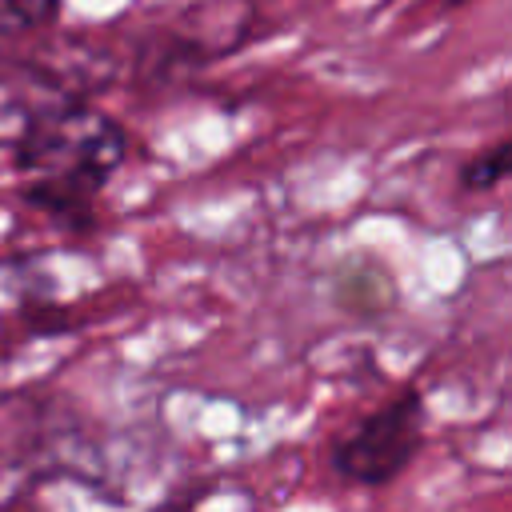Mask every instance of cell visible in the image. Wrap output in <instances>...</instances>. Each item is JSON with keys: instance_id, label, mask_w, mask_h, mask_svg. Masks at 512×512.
<instances>
[{"instance_id": "cell-1", "label": "cell", "mask_w": 512, "mask_h": 512, "mask_svg": "<svg viewBox=\"0 0 512 512\" xmlns=\"http://www.w3.org/2000/svg\"><path fill=\"white\" fill-rule=\"evenodd\" d=\"M124 156L128 132L120 128V120L80 100L60 112L32 144H24L12 164L20 172V192L32 208L60 220H84L88 204L112 180Z\"/></svg>"}, {"instance_id": "cell-2", "label": "cell", "mask_w": 512, "mask_h": 512, "mask_svg": "<svg viewBox=\"0 0 512 512\" xmlns=\"http://www.w3.org/2000/svg\"><path fill=\"white\" fill-rule=\"evenodd\" d=\"M256 24V0H176L168 12L144 20L120 48H132L140 72L200 68L236 52Z\"/></svg>"}, {"instance_id": "cell-3", "label": "cell", "mask_w": 512, "mask_h": 512, "mask_svg": "<svg viewBox=\"0 0 512 512\" xmlns=\"http://www.w3.org/2000/svg\"><path fill=\"white\" fill-rule=\"evenodd\" d=\"M424 440V396L420 388H404L396 400L364 416L336 448L332 468L352 484H388L396 480Z\"/></svg>"}, {"instance_id": "cell-4", "label": "cell", "mask_w": 512, "mask_h": 512, "mask_svg": "<svg viewBox=\"0 0 512 512\" xmlns=\"http://www.w3.org/2000/svg\"><path fill=\"white\" fill-rule=\"evenodd\" d=\"M80 100L84 96L60 72H52L44 60L0 64V152L16 156L60 112H68Z\"/></svg>"}, {"instance_id": "cell-5", "label": "cell", "mask_w": 512, "mask_h": 512, "mask_svg": "<svg viewBox=\"0 0 512 512\" xmlns=\"http://www.w3.org/2000/svg\"><path fill=\"white\" fill-rule=\"evenodd\" d=\"M56 12H60V0H0V44L52 24Z\"/></svg>"}, {"instance_id": "cell-6", "label": "cell", "mask_w": 512, "mask_h": 512, "mask_svg": "<svg viewBox=\"0 0 512 512\" xmlns=\"http://www.w3.org/2000/svg\"><path fill=\"white\" fill-rule=\"evenodd\" d=\"M504 176H508V140H500V144L484 148L480 156H472V160L464 164V172H460V184H464L468 192H488V188H496Z\"/></svg>"}, {"instance_id": "cell-7", "label": "cell", "mask_w": 512, "mask_h": 512, "mask_svg": "<svg viewBox=\"0 0 512 512\" xmlns=\"http://www.w3.org/2000/svg\"><path fill=\"white\" fill-rule=\"evenodd\" d=\"M176 512H252V492L232 488V484H216V488H204L192 500H184Z\"/></svg>"}]
</instances>
